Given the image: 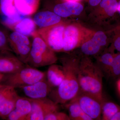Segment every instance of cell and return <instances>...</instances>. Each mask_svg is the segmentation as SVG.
<instances>
[{
  "label": "cell",
  "instance_id": "4",
  "mask_svg": "<svg viewBox=\"0 0 120 120\" xmlns=\"http://www.w3.org/2000/svg\"><path fill=\"white\" fill-rule=\"evenodd\" d=\"M96 31L79 23H68L64 31L63 52H71L90 39Z\"/></svg>",
  "mask_w": 120,
  "mask_h": 120
},
{
  "label": "cell",
  "instance_id": "5",
  "mask_svg": "<svg viewBox=\"0 0 120 120\" xmlns=\"http://www.w3.org/2000/svg\"><path fill=\"white\" fill-rule=\"evenodd\" d=\"M46 78V72L27 65L16 72L6 75L1 84L16 88L30 86Z\"/></svg>",
  "mask_w": 120,
  "mask_h": 120
},
{
  "label": "cell",
  "instance_id": "25",
  "mask_svg": "<svg viewBox=\"0 0 120 120\" xmlns=\"http://www.w3.org/2000/svg\"><path fill=\"white\" fill-rule=\"evenodd\" d=\"M120 53L118 52L115 53L112 64L110 70L109 77L116 79L120 77Z\"/></svg>",
  "mask_w": 120,
  "mask_h": 120
},
{
  "label": "cell",
  "instance_id": "21",
  "mask_svg": "<svg viewBox=\"0 0 120 120\" xmlns=\"http://www.w3.org/2000/svg\"><path fill=\"white\" fill-rule=\"evenodd\" d=\"M46 78L53 88L57 87L62 82L64 78L61 66L56 64L50 65L46 72Z\"/></svg>",
  "mask_w": 120,
  "mask_h": 120
},
{
  "label": "cell",
  "instance_id": "18",
  "mask_svg": "<svg viewBox=\"0 0 120 120\" xmlns=\"http://www.w3.org/2000/svg\"><path fill=\"white\" fill-rule=\"evenodd\" d=\"M41 0H14L17 11L23 16H27L37 12Z\"/></svg>",
  "mask_w": 120,
  "mask_h": 120
},
{
  "label": "cell",
  "instance_id": "28",
  "mask_svg": "<svg viewBox=\"0 0 120 120\" xmlns=\"http://www.w3.org/2000/svg\"><path fill=\"white\" fill-rule=\"evenodd\" d=\"M88 2V4L91 7H94L97 6L102 0H84Z\"/></svg>",
  "mask_w": 120,
  "mask_h": 120
},
{
  "label": "cell",
  "instance_id": "7",
  "mask_svg": "<svg viewBox=\"0 0 120 120\" xmlns=\"http://www.w3.org/2000/svg\"><path fill=\"white\" fill-rule=\"evenodd\" d=\"M68 23L64 20L55 25L37 30L46 44L55 52H63L64 31Z\"/></svg>",
  "mask_w": 120,
  "mask_h": 120
},
{
  "label": "cell",
  "instance_id": "17",
  "mask_svg": "<svg viewBox=\"0 0 120 120\" xmlns=\"http://www.w3.org/2000/svg\"><path fill=\"white\" fill-rule=\"evenodd\" d=\"M31 106L26 97H20L14 109L9 114L6 120H26L30 112Z\"/></svg>",
  "mask_w": 120,
  "mask_h": 120
},
{
  "label": "cell",
  "instance_id": "10",
  "mask_svg": "<svg viewBox=\"0 0 120 120\" xmlns=\"http://www.w3.org/2000/svg\"><path fill=\"white\" fill-rule=\"evenodd\" d=\"M70 101L76 102L83 112L94 120H99L103 102L90 95L79 92Z\"/></svg>",
  "mask_w": 120,
  "mask_h": 120
},
{
  "label": "cell",
  "instance_id": "22",
  "mask_svg": "<svg viewBox=\"0 0 120 120\" xmlns=\"http://www.w3.org/2000/svg\"><path fill=\"white\" fill-rule=\"evenodd\" d=\"M70 120H94L82 111L77 103L70 101L65 105Z\"/></svg>",
  "mask_w": 120,
  "mask_h": 120
},
{
  "label": "cell",
  "instance_id": "11",
  "mask_svg": "<svg viewBox=\"0 0 120 120\" xmlns=\"http://www.w3.org/2000/svg\"><path fill=\"white\" fill-rule=\"evenodd\" d=\"M8 40L9 46L12 52L26 64L32 44L29 37L13 31L9 33Z\"/></svg>",
  "mask_w": 120,
  "mask_h": 120
},
{
  "label": "cell",
  "instance_id": "23",
  "mask_svg": "<svg viewBox=\"0 0 120 120\" xmlns=\"http://www.w3.org/2000/svg\"><path fill=\"white\" fill-rule=\"evenodd\" d=\"M120 111V106L111 101L103 102L99 120H110L117 112Z\"/></svg>",
  "mask_w": 120,
  "mask_h": 120
},
{
  "label": "cell",
  "instance_id": "15",
  "mask_svg": "<svg viewBox=\"0 0 120 120\" xmlns=\"http://www.w3.org/2000/svg\"><path fill=\"white\" fill-rule=\"evenodd\" d=\"M20 88L22 90L27 98L33 99L47 98L54 89L48 82L46 78Z\"/></svg>",
  "mask_w": 120,
  "mask_h": 120
},
{
  "label": "cell",
  "instance_id": "6",
  "mask_svg": "<svg viewBox=\"0 0 120 120\" xmlns=\"http://www.w3.org/2000/svg\"><path fill=\"white\" fill-rule=\"evenodd\" d=\"M118 0H102L92 8L88 15L90 22L97 26L109 25L118 13Z\"/></svg>",
  "mask_w": 120,
  "mask_h": 120
},
{
  "label": "cell",
  "instance_id": "29",
  "mask_svg": "<svg viewBox=\"0 0 120 120\" xmlns=\"http://www.w3.org/2000/svg\"><path fill=\"white\" fill-rule=\"evenodd\" d=\"M116 91L118 96H120V77L117 78L116 83Z\"/></svg>",
  "mask_w": 120,
  "mask_h": 120
},
{
  "label": "cell",
  "instance_id": "9",
  "mask_svg": "<svg viewBox=\"0 0 120 120\" xmlns=\"http://www.w3.org/2000/svg\"><path fill=\"white\" fill-rule=\"evenodd\" d=\"M28 98L31 109L26 120H44L49 114L59 111V105L49 98L37 99Z\"/></svg>",
  "mask_w": 120,
  "mask_h": 120
},
{
  "label": "cell",
  "instance_id": "3",
  "mask_svg": "<svg viewBox=\"0 0 120 120\" xmlns=\"http://www.w3.org/2000/svg\"><path fill=\"white\" fill-rule=\"evenodd\" d=\"M37 30L31 36V49L26 64L37 68L56 64L58 59L56 52L46 44Z\"/></svg>",
  "mask_w": 120,
  "mask_h": 120
},
{
  "label": "cell",
  "instance_id": "14",
  "mask_svg": "<svg viewBox=\"0 0 120 120\" xmlns=\"http://www.w3.org/2000/svg\"><path fill=\"white\" fill-rule=\"evenodd\" d=\"M26 65L12 52H0V73L4 75L12 74L19 71Z\"/></svg>",
  "mask_w": 120,
  "mask_h": 120
},
{
  "label": "cell",
  "instance_id": "26",
  "mask_svg": "<svg viewBox=\"0 0 120 120\" xmlns=\"http://www.w3.org/2000/svg\"><path fill=\"white\" fill-rule=\"evenodd\" d=\"M114 32L113 37L112 38V45L109 49V50L114 52V50L120 52V28L118 26L112 30Z\"/></svg>",
  "mask_w": 120,
  "mask_h": 120
},
{
  "label": "cell",
  "instance_id": "30",
  "mask_svg": "<svg viewBox=\"0 0 120 120\" xmlns=\"http://www.w3.org/2000/svg\"><path fill=\"white\" fill-rule=\"evenodd\" d=\"M110 120H120V111L116 114Z\"/></svg>",
  "mask_w": 120,
  "mask_h": 120
},
{
  "label": "cell",
  "instance_id": "12",
  "mask_svg": "<svg viewBox=\"0 0 120 120\" xmlns=\"http://www.w3.org/2000/svg\"><path fill=\"white\" fill-rule=\"evenodd\" d=\"M15 88L11 86L0 84V117L6 120L15 107L19 98Z\"/></svg>",
  "mask_w": 120,
  "mask_h": 120
},
{
  "label": "cell",
  "instance_id": "1",
  "mask_svg": "<svg viewBox=\"0 0 120 120\" xmlns=\"http://www.w3.org/2000/svg\"><path fill=\"white\" fill-rule=\"evenodd\" d=\"M82 54L75 53L62 56L60 58L64 74L60 84L54 88L49 98L57 105L66 104L74 98L79 91L78 71Z\"/></svg>",
  "mask_w": 120,
  "mask_h": 120
},
{
  "label": "cell",
  "instance_id": "2",
  "mask_svg": "<svg viewBox=\"0 0 120 120\" xmlns=\"http://www.w3.org/2000/svg\"><path fill=\"white\" fill-rule=\"evenodd\" d=\"M103 73L90 56L82 54L78 71L79 91L90 95L101 102L105 101L103 92Z\"/></svg>",
  "mask_w": 120,
  "mask_h": 120
},
{
  "label": "cell",
  "instance_id": "32",
  "mask_svg": "<svg viewBox=\"0 0 120 120\" xmlns=\"http://www.w3.org/2000/svg\"><path fill=\"white\" fill-rule=\"evenodd\" d=\"M61 1L63 2H67V1H73L78 2H81L83 0H60Z\"/></svg>",
  "mask_w": 120,
  "mask_h": 120
},
{
  "label": "cell",
  "instance_id": "24",
  "mask_svg": "<svg viewBox=\"0 0 120 120\" xmlns=\"http://www.w3.org/2000/svg\"><path fill=\"white\" fill-rule=\"evenodd\" d=\"M10 32L6 27L0 26V52L5 51L12 52L9 43Z\"/></svg>",
  "mask_w": 120,
  "mask_h": 120
},
{
  "label": "cell",
  "instance_id": "31",
  "mask_svg": "<svg viewBox=\"0 0 120 120\" xmlns=\"http://www.w3.org/2000/svg\"><path fill=\"white\" fill-rule=\"evenodd\" d=\"M6 75L0 73V84H1L4 82Z\"/></svg>",
  "mask_w": 120,
  "mask_h": 120
},
{
  "label": "cell",
  "instance_id": "27",
  "mask_svg": "<svg viewBox=\"0 0 120 120\" xmlns=\"http://www.w3.org/2000/svg\"><path fill=\"white\" fill-rule=\"evenodd\" d=\"M44 120H70V119L67 113L58 111L49 114Z\"/></svg>",
  "mask_w": 120,
  "mask_h": 120
},
{
  "label": "cell",
  "instance_id": "16",
  "mask_svg": "<svg viewBox=\"0 0 120 120\" xmlns=\"http://www.w3.org/2000/svg\"><path fill=\"white\" fill-rule=\"evenodd\" d=\"M35 13L32 19L38 28L53 26L64 20L53 12L47 9H44Z\"/></svg>",
  "mask_w": 120,
  "mask_h": 120
},
{
  "label": "cell",
  "instance_id": "19",
  "mask_svg": "<svg viewBox=\"0 0 120 120\" xmlns=\"http://www.w3.org/2000/svg\"><path fill=\"white\" fill-rule=\"evenodd\" d=\"M114 52L109 49H105L104 52L96 56V63L102 72L104 76L109 77L110 70L114 57Z\"/></svg>",
  "mask_w": 120,
  "mask_h": 120
},
{
  "label": "cell",
  "instance_id": "8",
  "mask_svg": "<svg viewBox=\"0 0 120 120\" xmlns=\"http://www.w3.org/2000/svg\"><path fill=\"white\" fill-rule=\"evenodd\" d=\"M43 3L44 9L52 11L62 18L79 16L84 10L83 5L81 2L43 0Z\"/></svg>",
  "mask_w": 120,
  "mask_h": 120
},
{
  "label": "cell",
  "instance_id": "20",
  "mask_svg": "<svg viewBox=\"0 0 120 120\" xmlns=\"http://www.w3.org/2000/svg\"><path fill=\"white\" fill-rule=\"evenodd\" d=\"M37 27L32 19L24 17L14 24L10 30L28 37H31L37 30Z\"/></svg>",
  "mask_w": 120,
  "mask_h": 120
},
{
  "label": "cell",
  "instance_id": "13",
  "mask_svg": "<svg viewBox=\"0 0 120 120\" xmlns=\"http://www.w3.org/2000/svg\"><path fill=\"white\" fill-rule=\"evenodd\" d=\"M109 41L103 31H96L92 38L80 47L82 55L88 56H97L105 49Z\"/></svg>",
  "mask_w": 120,
  "mask_h": 120
}]
</instances>
